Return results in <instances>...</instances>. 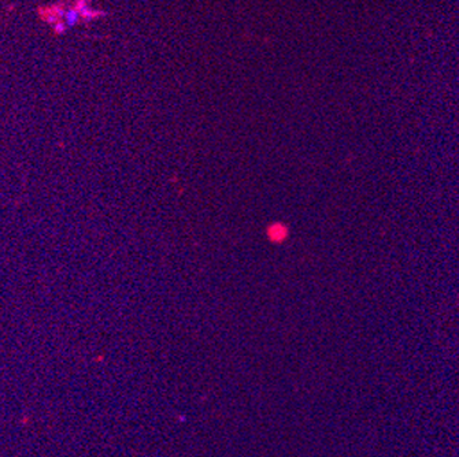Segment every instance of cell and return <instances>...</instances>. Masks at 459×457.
Returning <instances> with one entry per match:
<instances>
[{
    "label": "cell",
    "mask_w": 459,
    "mask_h": 457,
    "mask_svg": "<svg viewBox=\"0 0 459 457\" xmlns=\"http://www.w3.org/2000/svg\"><path fill=\"white\" fill-rule=\"evenodd\" d=\"M80 15H81V14H80L79 10L70 9V10H67V11H65V14H63V18H65L66 26H69V27L74 26L75 23L79 22Z\"/></svg>",
    "instance_id": "6da1fadb"
},
{
    "label": "cell",
    "mask_w": 459,
    "mask_h": 457,
    "mask_svg": "<svg viewBox=\"0 0 459 457\" xmlns=\"http://www.w3.org/2000/svg\"><path fill=\"white\" fill-rule=\"evenodd\" d=\"M66 29V23H55V31L58 33H62V32Z\"/></svg>",
    "instance_id": "7a4b0ae2"
}]
</instances>
